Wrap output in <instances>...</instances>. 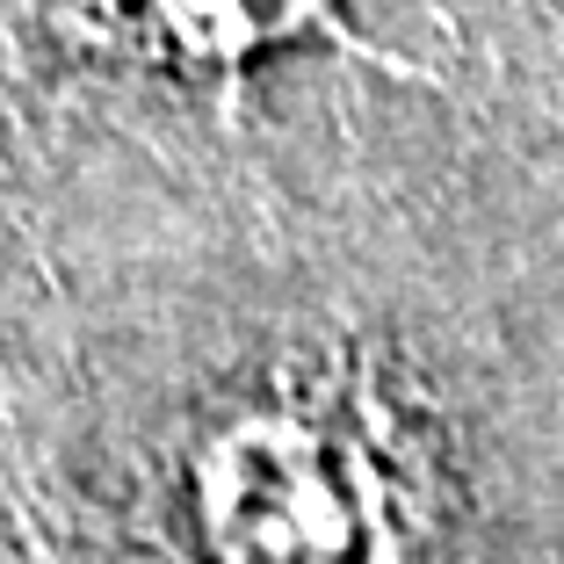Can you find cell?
I'll use <instances>...</instances> for the list:
<instances>
[{"instance_id":"3957f363","label":"cell","mask_w":564,"mask_h":564,"mask_svg":"<svg viewBox=\"0 0 564 564\" xmlns=\"http://www.w3.org/2000/svg\"><path fill=\"white\" fill-rule=\"evenodd\" d=\"M36 557H44V564H66V557H58V550H51V543H36Z\"/></svg>"},{"instance_id":"7a4b0ae2","label":"cell","mask_w":564,"mask_h":564,"mask_svg":"<svg viewBox=\"0 0 564 564\" xmlns=\"http://www.w3.org/2000/svg\"><path fill=\"white\" fill-rule=\"evenodd\" d=\"M80 8L101 51H145V58H174V66H239L268 44L312 36V44L399 73V58L369 51L348 30L340 0H80Z\"/></svg>"},{"instance_id":"6da1fadb","label":"cell","mask_w":564,"mask_h":564,"mask_svg":"<svg viewBox=\"0 0 564 564\" xmlns=\"http://www.w3.org/2000/svg\"><path fill=\"white\" fill-rule=\"evenodd\" d=\"M217 564H405V514L355 434L297 405L239 413L196 456Z\"/></svg>"}]
</instances>
